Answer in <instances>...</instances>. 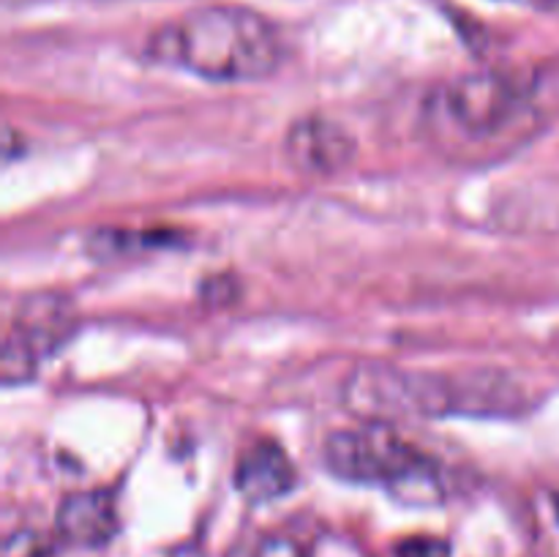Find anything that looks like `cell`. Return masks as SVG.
<instances>
[{
	"label": "cell",
	"mask_w": 559,
	"mask_h": 557,
	"mask_svg": "<svg viewBox=\"0 0 559 557\" xmlns=\"http://www.w3.org/2000/svg\"><path fill=\"white\" fill-rule=\"evenodd\" d=\"M544 123L538 80L524 71L484 69L456 76L426 102L437 147L464 162H489L524 145Z\"/></svg>",
	"instance_id": "cell-1"
},
{
	"label": "cell",
	"mask_w": 559,
	"mask_h": 557,
	"mask_svg": "<svg viewBox=\"0 0 559 557\" xmlns=\"http://www.w3.org/2000/svg\"><path fill=\"white\" fill-rule=\"evenodd\" d=\"M153 63L207 82H257L282 66L276 25L249 5L213 3L158 27L147 42Z\"/></svg>",
	"instance_id": "cell-2"
},
{
	"label": "cell",
	"mask_w": 559,
	"mask_h": 557,
	"mask_svg": "<svg viewBox=\"0 0 559 557\" xmlns=\"http://www.w3.org/2000/svg\"><path fill=\"white\" fill-rule=\"evenodd\" d=\"M344 399L364 420L393 424L442 415H513L519 391L500 371L437 375L366 364L349 375Z\"/></svg>",
	"instance_id": "cell-3"
},
{
	"label": "cell",
	"mask_w": 559,
	"mask_h": 557,
	"mask_svg": "<svg viewBox=\"0 0 559 557\" xmlns=\"http://www.w3.org/2000/svg\"><path fill=\"white\" fill-rule=\"evenodd\" d=\"M325 464L349 484L380 486L396 500L413 506L440 502L448 491V475L440 459L393 431L391 424L364 420L328 437Z\"/></svg>",
	"instance_id": "cell-4"
},
{
	"label": "cell",
	"mask_w": 559,
	"mask_h": 557,
	"mask_svg": "<svg viewBox=\"0 0 559 557\" xmlns=\"http://www.w3.org/2000/svg\"><path fill=\"white\" fill-rule=\"evenodd\" d=\"M71 325H74V320H71L66 300L47 298V295L25 300L3 336L0 366H3L5 386L31 380L38 364L69 339Z\"/></svg>",
	"instance_id": "cell-5"
},
{
	"label": "cell",
	"mask_w": 559,
	"mask_h": 557,
	"mask_svg": "<svg viewBox=\"0 0 559 557\" xmlns=\"http://www.w3.org/2000/svg\"><path fill=\"white\" fill-rule=\"evenodd\" d=\"M358 142L342 123L322 115H309L289 126L284 137V156L289 167L311 178L338 175L355 162Z\"/></svg>",
	"instance_id": "cell-6"
},
{
	"label": "cell",
	"mask_w": 559,
	"mask_h": 557,
	"mask_svg": "<svg viewBox=\"0 0 559 557\" xmlns=\"http://www.w3.org/2000/svg\"><path fill=\"white\" fill-rule=\"evenodd\" d=\"M298 484L289 453L271 437H260L243 448L235 464V489L251 502H273L289 495Z\"/></svg>",
	"instance_id": "cell-7"
},
{
	"label": "cell",
	"mask_w": 559,
	"mask_h": 557,
	"mask_svg": "<svg viewBox=\"0 0 559 557\" xmlns=\"http://www.w3.org/2000/svg\"><path fill=\"white\" fill-rule=\"evenodd\" d=\"M55 530L69 546L102 549L118 535L120 517L109 491H74L60 502L55 513Z\"/></svg>",
	"instance_id": "cell-8"
},
{
	"label": "cell",
	"mask_w": 559,
	"mask_h": 557,
	"mask_svg": "<svg viewBox=\"0 0 559 557\" xmlns=\"http://www.w3.org/2000/svg\"><path fill=\"white\" fill-rule=\"evenodd\" d=\"M224 557H309L306 546L284 530H254L235 541Z\"/></svg>",
	"instance_id": "cell-9"
},
{
	"label": "cell",
	"mask_w": 559,
	"mask_h": 557,
	"mask_svg": "<svg viewBox=\"0 0 559 557\" xmlns=\"http://www.w3.org/2000/svg\"><path fill=\"white\" fill-rule=\"evenodd\" d=\"M175 233H158V229H147V233H136V229H131V233H118V229H109V233H104L102 238H96V244H104L109 251V254H129V251H134L136 246H151V249H164V246H173L175 244Z\"/></svg>",
	"instance_id": "cell-10"
},
{
	"label": "cell",
	"mask_w": 559,
	"mask_h": 557,
	"mask_svg": "<svg viewBox=\"0 0 559 557\" xmlns=\"http://www.w3.org/2000/svg\"><path fill=\"white\" fill-rule=\"evenodd\" d=\"M396 557H451V546L435 535H413L396 546Z\"/></svg>",
	"instance_id": "cell-11"
},
{
	"label": "cell",
	"mask_w": 559,
	"mask_h": 557,
	"mask_svg": "<svg viewBox=\"0 0 559 557\" xmlns=\"http://www.w3.org/2000/svg\"><path fill=\"white\" fill-rule=\"evenodd\" d=\"M44 538L36 533H16L5 541V557H44Z\"/></svg>",
	"instance_id": "cell-12"
},
{
	"label": "cell",
	"mask_w": 559,
	"mask_h": 557,
	"mask_svg": "<svg viewBox=\"0 0 559 557\" xmlns=\"http://www.w3.org/2000/svg\"><path fill=\"white\" fill-rule=\"evenodd\" d=\"M506 3L527 5V9H540V11H557L559 0H506Z\"/></svg>",
	"instance_id": "cell-13"
},
{
	"label": "cell",
	"mask_w": 559,
	"mask_h": 557,
	"mask_svg": "<svg viewBox=\"0 0 559 557\" xmlns=\"http://www.w3.org/2000/svg\"><path fill=\"white\" fill-rule=\"evenodd\" d=\"M555 511H557V519H559V491L555 495Z\"/></svg>",
	"instance_id": "cell-14"
}]
</instances>
